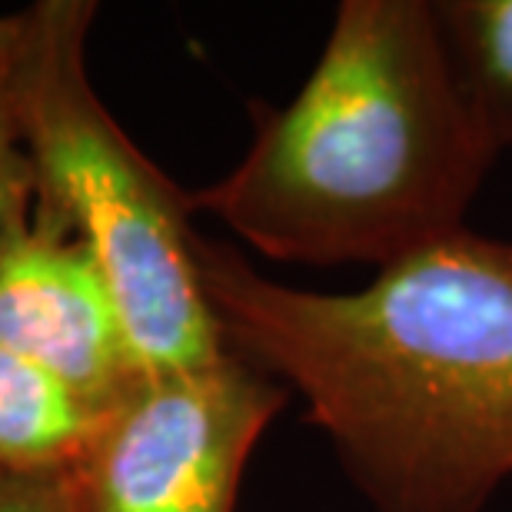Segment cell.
<instances>
[{
  "mask_svg": "<svg viewBox=\"0 0 512 512\" xmlns=\"http://www.w3.org/2000/svg\"><path fill=\"white\" fill-rule=\"evenodd\" d=\"M200 283L233 350L306 399L376 512H483L512 476V273L459 230L353 293L263 276L197 240Z\"/></svg>",
  "mask_w": 512,
  "mask_h": 512,
  "instance_id": "1",
  "label": "cell"
},
{
  "mask_svg": "<svg viewBox=\"0 0 512 512\" xmlns=\"http://www.w3.org/2000/svg\"><path fill=\"white\" fill-rule=\"evenodd\" d=\"M499 153L449 67L433 0H343L290 104L190 207L280 263L386 270L466 230Z\"/></svg>",
  "mask_w": 512,
  "mask_h": 512,
  "instance_id": "2",
  "label": "cell"
},
{
  "mask_svg": "<svg viewBox=\"0 0 512 512\" xmlns=\"http://www.w3.org/2000/svg\"><path fill=\"white\" fill-rule=\"evenodd\" d=\"M94 14L90 0L24 10L20 114L37 173L34 223L90 253L143 373L210 366L230 350L200 283L190 197L100 104L87 74Z\"/></svg>",
  "mask_w": 512,
  "mask_h": 512,
  "instance_id": "3",
  "label": "cell"
},
{
  "mask_svg": "<svg viewBox=\"0 0 512 512\" xmlns=\"http://www.w3.org/2000/svg\"><path fill=\"white\" fill-rule=\"evenodd\" d=\"M286 396L233 350L197 370L140 373L70 466L77 509L233 512L253 446Z\"/></svg>",
  "mask_w": 512,
  "mask_h": 512,
  "instance_id": "4",
  "label": "cell"
},
{
  "mask_svg": "<svg viewBox=\"0 0 512 512\" xmlns=\"http://www.w3.org/2000/svg\"><path fill=\"white\" fill-rule=\"evenodd\" d=\"M0 350L40 366L97 416L143 373L104 273L77 240L40 223L0 263Z\"/></svg>",
  "mask_w": 512,
  "mask_h": 512,
  "instance_id": "5",
  "label": "cell"
},
{
  "mask_svg": "<svg viewBox=\"0 0 512 512\" xmlns=\"http://www.w3.org/2000/svg\"><path fill=\"white\" fill-rule=\"evenodd\" d=\"M97 419L50 373L0 350V469L74 466Z\"/></svg>",
  "mask_w": 512,
  "mask_h": 512,
  "instance_id": "6",
  "label": "cell"
},
{
  "mask_svg": "<svg viewBox=\"0 0 512 512\" xmlns=\"http://www.w3.org/2000/svg\"><path fill=\"white\" fill-rule=\"evenodd\" d=\"M456 87L489 147H512V0H436Z\"/></svg>",
  "mask_w": 512,
  "mask_h": 512,
  "instance_id": "7",
  "label": "cell"
},
{
  "mask_svg": "<svg viewBox=\"0 0 512 512\" xmlns=\"http://www.w3.org/2000/svg\"><path fill=\"white\" fill-rule=\"evenodd\" d=\"M24 10L0 17V263L34 227L37 173L20 114Z\"/></svg>",
  "mask_w": 512,
  "mask_h": 512,
  "instance_id": "8",
  "label": "cell"
},
{
  "mask_svg": "<svg viewBox=\"0 0 512 512\" xmlns=\"http://www.w3.org/2000/svg\"><path fill=\"white\" fill-rule=\"evenodd\" d=\"M0 512H80L74 469H0Z\"/></svg>",
  "mask_w": 512,
  "mask_h": 512,
  "instance_id": "9",
  "label": "cell"
},
{
  "mask_svg": "<svg viewBox=\"0 0 512 512\" xmlns=\"http://www.w3.org/2000/svg\"><path fill=\"white\" fill-rule=\"evenodd\" d=\"M503 256H506V266H509V273H512V243H503Z\"/></svg>",
  "mask_w": 512,
  "mask_h": 512,
  "instance_id": "10",
  "label": "cell"
}]
</instances>
